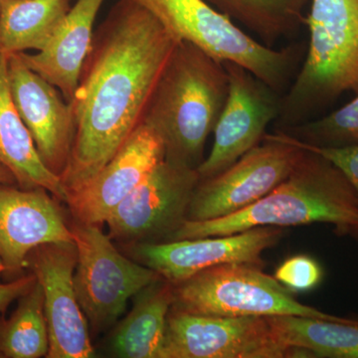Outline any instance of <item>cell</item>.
I'll return each instance as SVG.
<instances>
[{
    "label": "cell",
    "instance_id": "cell-23",
    "mask_svg": "<svg viewBox=\"0 0 358 358\" xmlns=\"http://www.w3.org/2000/svg\"><path fill=\"white\" fill-rule=\"evenodd\" d=\"M49 333L39 282L18 299L8 319L0 317V357L41 358L49 353Z\"/></svg>",
    "mask_w": 358,
    "mask_h": 358
},
{
    "label": "cell",
    "instance_id": "cell-17",
    "mask_svg": "<svg viewBox=\"0 0 358 358\" xmlns=\"http://www.w3.org/2000/svg\"><path fill=\"white\" fill-rule=\"evenodd\" d=\"M105 0H77L49 44L36 54L18 53L28 68L72 103L94 37V23Z\"/></svg>",
    "mask_w": 358,
    "mask_h": 358
},
{
    "label": "cell",
    "instance_id": "cell-4",
    "mask_svg": "<svg viewBox=\"0 0 358 358\" xmlns=\"http://www.w3.org/2000/svg\"><path fill=\"white\" fill-rule=\"evenodd\" d=\"M305 62L286 95L282 129L308 121L348 92L358 93V0H310Z\"/></svg>",
    "mask_w": 358,
    "mask_h": 358
},
{
    "label": "cell",
    "instance_id": "cell-1",
    "mask_svg": "<svg viewBox=\"0 0 358 358\" xmlns=\"http://www.w3.org/2000/svg\"><path fill=\"white\" fill-rule=\"evenodd\" d=\"M179 41L134 0H119L94 33L70 103L75 134L61 176L77 192L143 122L157 80Z\"/></svg>",
    "mask_w": 358,
    "mask_h": 358
},
{
    "label": "cell",
    "instance_id": "cell-20",
    "mask_svg": "<svg viewBox=\"0 0 358 358\" xmlns=\"http://www.w3.org/2000/svg\"><path fill=\"white\" fill-rule=\"evenodd\" d=\"M71 8V0H4L0 11V54L42 51Z\"/></svg>",
    "mask_w": 358,
    "mask_h": 358
},
{
    "label": "cell",
    "instance_id": "cell-12",
    "mask_svg": "<svg viewBox=\"0 0 358 358\" xmlns=\"http://www.w3.org/2000/svg\"><path fill=\"white\" fill-rule=\"evenodd\" d=\"M77 249L74 242L37 247L27 257L29 268L41 285L49 333L48 358L95 357L85 317L74 286Z\"/></svg>",
    "mask_w": 358,
    "mask_h": 358
},
{
    "label": "cell",
    "instance_id": "cell-10",
    "mask_svg": "<svg viewBox=\"0 0 358 358\" xmlns=\"http://www.w3.org/2000/svg\"><path fill=\"white\" fill-rule=\"evenodd\" d=\"M196 169L164 159L106 221L109 236L124 243L166 241L187 220Z\"/></svg>",
    "mask_w": 358,
    "mask_h": 358
},
{
    "label": "cell",
    "instance_id": "cell-3",
    "mask_svg": "<svg viewBox=\"0 0 358 358\" xmlns=\"http://www.w3.org/2000/svg\"><path fill=\"white\" fill-rule=\"evenodd\" d=\"M305 150L288 178L255 203L224 217L186 220L166 241L224 236L256 227H294L313 223L331 224L338 234L348 235L358 225L355 189L329 159Z\"/></svg>",
    "mask_w": 358,
    "mask_h": 358
},
{
    "label": "cell",
    "instance_id": "cell-9",
    "mask_svg": "<svg viewBox=\"0 0 358 358\" xmlns=\"http://www.w3.org/2000/svg\"><path fill=\"white\" fill-rule=\"evenodd\" d=\"M308 357L282 343L267 317H211L171 308L160 358Z\"/></svg>",
    "mask_w": 358,
    "mask_h": 358
},
{
    "label": "cell",
    "instance_id": "cell-6",
    "mask_svg": "<svg viewBox=\"0 0 358 358\" xmlns=\"http://www.w3.org/2000/svg\"><path fill=\"white\" fill-rule=\"evenodd\" d=\"M173 308L211 317L296 315L358 326L345 319L303 305L284 285L258 265L225 264L206 268L174 285Z\"/></svg>",
    "mask_w": 358,
    "mask_h": 358
},
{
    "label": "cell",
    "instance_id": "cell-19",
    "mask_svg": "<svg viewBox=\"0 0 358 358\" xmlns=\"http://www.w3.org/2000/svg\"><path fill=\"white\" fill-rule=\"evenodd\" d=\"M174 285L159 277L133 298V308L115 327L109 348L115 357L160 358Z\"/></svg>",
    "mask_w": 358,
    "mask_h": 358
},
{
    "label": "cell",
    "instance_id": "cell-21",
    "mask_svg": "<svg viewBox=\"0 0 358 358\" xmlns=\"http://www.w3.org/2000/svg\"><path fill=\"white\" fill-rule=\"evenodd\" d=\"M278 338L308 357L358 358V326L331 320L275 315L267 317Z\"/></svg>",
    "mask_w": 358,
    "mask_h": 358
},
{
    "label": "cell",
    "instance_id": "cell-27",
    "mask_svg": "<svg viewBox=\"0 0 358 358\" xmlns=\"http://www.w3.org/2000/svg\"><path fill=\"white\" fill-rule=\"evenodd\" d=\"M36 282L33 273L22 275L8 282H0V313L6 312L9 306L27 293Z\"/></svg>",
    "mask_w": 358,
    "mask_h": 358
},
{
    "label": "cell",
    "instance_id": "cell-22",
    "mask_svg": "<svg viewBox=\"0 0 358 358\" xmlns=\"http://www.w3.org/2000/svg\"><path fill=\"white\" fill-rule=\"evenodd\" d=\"M272 47L294 34L303 23L310 0H205Z\"/></svg>",
    "mask_w": 358,
    "mask_h": 358
},
{
    "label": "cell",
    "instance_id": "cell-2",
    "mask_svg": "<svg viewBox=\"0 0 358 358\" xmlns=\"http://www.w3.org/2000/svg\"><path fill=\"white\" fill-rule=\"evenodd\" d=\"M228 95L224 63L179 41L157 80L143 122L162 138L164 159L197 169Z\"/></svg>",
    "mask_w": 358,
    "mask_h": 358
},
{
    "label": "cell",
    "instance_id": "cell-29",
    "mask_svg": "<svg viewBox=\"0 0 358 358\" xmlns=\"http://www.w3.org/2000/svg\"><path fill=\"white\" fill-rule=\"evenodd\" d=\"M348 235H350V236H352L355 238V239L358 240V225L355 226V228H352V229L348 233Z\"/></svg>",
    "mask_w": 358,
    "mask_h": 358
},
{
    "label": "cell",
    "instance_id": "cell-15",
    "mask_svg": "<svg viewBox=\"0 0 358 358\" xmlns=\"http://www.w3.org/2000/svg\"><path fill=\"white\" fill-rule=\"evenodd\" d=\"M58 201L44 188L0 185V261L11 280L22 275L32 250L74 242Z\"/></svg>",
    "mask_w": 358,
    "mask_h": 358
},
{
    "label": "cell",
    "instance_id": "cell-31",
    "mask_svg": "<svg viewBox=\"0 0 358 358\" xmlns=\"http://www.w3.org/2000/svg\"><path fill=\"white\" fill-rule=\"evenodd\" d=\"M4 0H0V11H1L2 6H3Z\"/></svg>",
    "mask_w": 358,
    "mask_h": 358
},
{
    "label": "cell",
    "instance_id": "cell-18",
    "mask_svg": "<svg viewBox=\"0 0 358 358\" xmlns=\"http://www.w3.org/2000/svg\"><path fill=\"white\" fill-rule=\"evenodd\" d=\"M0 166L13 176L20 187L44 188L59 201L67 202L68 192L62 179L45 166L14 106L4 54H0Z\"/></svg>",
    "mask_w": 358,
    "mask_h": 358
},
{
    "label": "cell",
    "instance_id": "cell-28",
    "mask_svg": "<svg viewBox=\"0 0 358 358\" xmlns=\"http://www.w3.org/2000/svg\"><path fill=\"white\" fill-rule=\"evenodd\" d=\"M0 185H15L13 176L1 166H0Z\"/></svg>",
    "mask_w": 358,
    "mask_h": 358
},
{
    "label": "cell",
    "instance_id": "cell-7",
    "mask_svg": "<svg viewBox=\"0 0 358 358\" xmlns=\"http://www.w3.org/2000/svg\"><path fill=\"white\" fill-rule=\"evenodd\" d=\"M70 227L77 249L78 301L92 329L102 333L117 324L134 294L159 275L122 255L100 226L73 220Z\"/></svg>",
    "mask_w": 358,
    "mask_h": 358
},
{
    "label": "cell",
    "instance_id": "cell-25",
    "mask_svg": "<svg viewBox=\"0 0 358 358\" xmlns=\"http://www.w3.org/2000/svg\"><path fill=\"white\" fill-rule=\"evenodd\" d=\"M320 264L306 255L291 257L275 270V279L292 292L310 291L322 282Z\"/></svg>",
    "mask_w": 358,
    "mask_h": 358
},
{
    "label": "cell",
    "instance_id": "cell-26",
    "mask_svg": "<svg viewBox=\"0 0 358 358\" xmlns=\"http://www.w3.org/2000/svg\"><path fill=\"white\" fill-rule=\"evenodd\" d=\"M292 138L296 145L322 155L338 167L352 186L358 199V145L343 148H317L306 145L293 136Z\"/></svg>",
    "mask_w": 358,
    "mask_h": 358
},
{
    "label": "cell",
    "instance_id": "cell-11",
    "mask_svg": "<svg viewBox=\"0 0 358 358\" xmlns=\"http://www.w3.org/2000/svg\"><path fill=\"white\" fill-rule=\"evenodd\" d=\"M228 95L217 124L210 154L197 167L200 179L212 178L262 143L268 124L279 117L282 96L250 71L223 62Z\"/></svg>",
    "mask_w": 358,
    "mask_h": 358
},
{
    "label": "cell",
    "instance_id": "cell-5",
    "mask_svg": "<svg viewBox=\"0 0 358 358\" xmlns=\"http://www.w3.org/2000/svg\"><path fill=\"white\" fill-rule=\"evenodd\" d=\"M178 41L190 42L221 62L246 68L275 91L286 88L300 59L296 47L263 44L205 0H134Z\"/></svg>",
    "mask_w": 358,
    "mask_h": 358
},
{
    "label": "cell",
    "instance_id": "cell-24",
    "mask_svg": "<svg viewBox=\"0 0 358 358\" xmlns=\"http://www.w3.org/2000/svg\"><path fill=\"white\" fill-rule=\"evenodd\" d=\"M280 131L313 147L358 145V93L352 101L331 114Z\"/></svg>",
    "mask_w": 358,
    "mask_h": 358
},
{
    "label": "cell",
    "instance_id": "cell-30",
    "mask_svg": "<svg viewBox=\"0 0 358 358\" xmlns=\"http://www.w3.org/2000/svg\"><path fill=\"white\" fill-rule=\"evenodd\" d=\"M1 273H3V266H2L1 261H0V274H1Z\"/></svg>",
    "mask_w": 358,
    "mask_h": 358
},
{
    "label": "cell",
    "instance_id": "cell-8",
    "mask_svg": "<svg viewBox=\"0 0 358 358\" xmlns=\"http://www.w3.org/2000/svg\"><path fill=\"white\" fill-rule=\"evenodd\" d=\"M305 152L289 134H266L263 143L222 173L200 179L187 220L224 217L255 203L288 178Z\"/></svg>",
    "mask_w": 358,
    "mask_h": 358
},
{
    "label": "cell",
    "instance_id": "cell-16",
    "mask_svg": "<svg viewBox=\"0 0 358 358\" xmlns=\"http://www.w3.org/2000/svg\"><path fill=\"white\" fill-rule=\"evenodd\" d=\"M164 159L162 138L141 122L95 178L69 194L66 203L73 220L99 226L106 223L115 207Z\"/></svg>",
    "mask_w": 358,
    "mask_h": 358
},
{
    "label": "cell",
    "instance_id": "cell-14",
    "mask_svg": "<svg viewBox=\"0 0 358 358\" xmlns=\"http://www.w3.org/2000/svg\"><path fill=\"white\" fill-rule=\"evenodd\" d=\"M7 77L14 106L31 134L40 157L61 178L74 141L70 103L55 86L28 68L18 53L7 56Z\"/></svg>",
    "mask_w": 358,
    "mask_h": 358
},
{
    "label": "cell",
    "instance_id": "cell-13",
    "mask_svg": "<svg viewBox=\"0 0 358 358\" xmlns=\"http://www.w3.org/2000/svg\"><path fill=\"white\" fill-rule=\"evenodd\" d=\"M281 228L256 227L235 234L131 245L136 262L176 285L225 264L262 266L261 255L282 236Z\"/></svg>",
    "mask_w": 358,
    "mask_h": 358
}]
</instances>
